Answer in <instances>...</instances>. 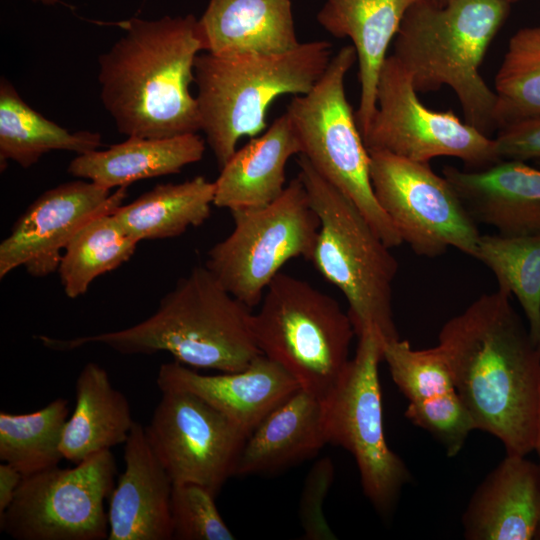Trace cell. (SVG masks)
Masks as SVG:
<instances>
[{
	"label": "cell",
	"mask_w": 540,
	"mask_h": 540,
	"mask_svg": "<svg viewBox=\"0 0 540 540\" xmlns=\"http://www.w3.org/2000/svg\"><path fill=\"white\" fill-rule=\"evenodd\" d=\"M382 360L391 378L408 400V408L437 404L457 392L453 375L442 349H413L408 340H387Z\"/></svg>",
	"instance_id": "1f68e13d"
},
{
	"label": "cell",
	"mask_w": 540,
	"mask_h": 540,
	"mask_svg": "<svg viewBox=\"0 0 540 540\" xmlns=\"http://www.w3.org/2000/svg\"><path fill=\"white\" fill-rule=\"evenodd\" d=\"M230 212L233 230L210 248L205 267L252 309L290 259L311 260L320 221L298 177L272 203Z\"/></svg>",
	"instance_id": "30bf717a"
},
{
	"label": "cell",
	"mask_w": 540,
	"mask_h": 540,
	"mask_svg": "<svg viewBox=\"0 0 540 540\" xmlns=\"http://www.w3.org/2000/svg\"><path fill=\"white\" fill-rule=\"evenodd\" d=\"M215 497L199 484L173 483L170 501L172 539H235L216 507Z\"/></svg>",
	"instance_id": "d6a6232c"
},
{
	"label": "cell",
	"mask_w": 540,
	"mask_h": 540,
	"mask_svg": "<svg viewBox=\"0 0 540 540\" xmlns=\"http://www.w3.org/2000/svg\"><path fill=\"white\" fill-rule=\"evenodd\" d=\"M375 198L403 243L428 258L455 248L474 256L480 233L451 183L429 163L368 150Z\"/></svg>",
	"instance_id": "4fadbf2b"
},
{
	"label": "cell",
	"mask_w": 540,
	"mask_h": 540,
	"mask_svg": "<svg viewBox=\"0 0 540 540\" xmlns=\"http://www.w3.org/2000/svg\"><path fill=\"white\" fill-rule=\"evenodd\" d=\"M128 186L114 192L79 179L60 184L34 200L0 244V278L22 266L34 278L56 272L63 251L87 221L115 211Z\"/></svg>",
	"instance_id": "9a60e30c"
},
{
	"label": "cell",
	"mask_w": 540,
	"mask_h": 540,
	"mask_svg": "<svg viewBox=\"0 0 540 540\" xmlns=\"http://www.w3.org/2000/svg\"><path fill=\"white\" fill-rule=\"evenodd\" d=\"M251 328L261 353L320 398L345 371L356 335L336 299L283 272L268 285Z\"/></svg>",
	"instance_id": "52a82bcc"
},
{
	"label": "cell",
	"mask_w": 540,
	"mask_h": 540,
	"mask_svg": "<svg viewBox=\"0 0 540 540\" xmlns=\"http://www.w3.org/2000/svg\"><path fill=\"white\" fill-rule=\"evenodd\" d=\"M334 475V464L329 457H323L315 462L307 474L299 502L303 539H336L323 511V504L334 481Z\"/></svg>",
	"instance_id": "836d02e7"
},
{
	"label": "cell",
	"mask_w": 540,
	"mask_h": 540,
	"mask_svg": "<svg viewBox=\"0 0 540 540\" xmlns=\"http://www.w3.org/2000/svg\"><path fill=\"white\" fill-rule=\"evenodd\" d=\"M332 44L300 43L281 54H198L194 63L201 130L221 168L238 141L266 127V112L281 95L308 93L332 58Z\"/></svg>",
	"instance_id": "5b68a950"
},
{
	"label": "cell",
	"mask_w": 540,
	"mask_h": 540,
	"mask_svg": "<svg viewBox=\"0 0 540 540\" xmlns=\"http://www.w3.org/2000/svg\"><path fill=\"white\" fill-rule=\"evenodd\" d=\"M33 2H40L44 5L53 6L62 3L61 0H32Z\"/></svg>",
	"instance_id": "f35d334b"
},
{
	"label": "cell",
	"mask_w": 540,
	"mask_h": 540,
	"mask_svg": "<svg viewBox=\"0 0 540 540\" xmlns=\"http://www.w3.org/2000/svg\"><path fill=\"white\" fill-rule=\"evenodd\" d=\"M160 391L190 392L235 423L248 436L279 404L301 388L282 366L263 354L238 372L203 375L173 361L159 367Z\"/></svg>",
	"instance_id": "2e32d148"
},
{
	"label": "cell",
	"mask_w": 540,
	"mask_h": 540,
	"mask_svg": "<svg viewBox=\"0 0 540 540\" xmlns=\"http://www.w3.org/2000/svg\"><path fill=\"white\" fill-rule=\"evenodd\" d=\"M301 153L300 140L285 112L220 168L214 181V206L233 211L272 203L286 188L288 160Z\"/></svg>",
	"instance_id": "44dd1931"
},
{
	"label": "cell",
	"mask_w": 540,
	"mask_h": 540,
	"mask_svg": "<svg viewBox=\"0 0 540 540\" xmlns=\"http://www.w3.org/2000/svg\"><path fill=\"white\" fill-rule=\"evenodd\" d=\"M23 475L12 465L2 462L0 464V514L11 504Z\"/></svg>",
	"instance_id": "d590c367"
},
{
	"label": "cell",
	"mask_w": 540,
	"mask_h": 540,
	"mask_svg": "<svg viewBox=\"0 0 540 540\" xmlns=\"http://www.w3.org/2000/svg\"><path fill=\"white\" fill-rule=\"evenodd\" d=\"M251 317V308L229 293L204 265L179 278L156 311L133 326L71 339L35 338L56 351L101 344L120 354L167 352L193 368L238 372L262 354Z\"/></svg>",
	"instance_id": "3957f363"
},
{
	"label": "cell",
	"mask_w": 540,
	"mask_h": 540,
	"mask_svg": "<svg viewBox=\"0 0 540 540\" xmlns=\"http://www.w3.org/2000/svg\"><path fill=\"white\" fill-rule=\"evenodd\" d=\"M68 401L57 398L41 409L0 412V459L23 476L58 466L64 459L61 441L68 420Z\"/></svg>",
	"instance_id": "f546056e"
},
{
	"label": "cell",
	"mask_w": 540,
	"mask_h": 540,
	"mask_svg": "<svg viewBox=\"0 0 540 540\" xmlns=\"http://www.w3.org/2000/svg\"><path fill=\"white\" fill-rule=\"evenodd\" d=\"M357 60L353 45L334 54L321 78L287 107L304 155L318 173L345 194L389 248L403 241L378 204L370 180V156L345 93V77Z\"/></svg>",
	"instance_id": "ba28073f"
},
{
	"label": "cell",
	"mask_w": 540,
	"mask_h": 540,
	"mask_svg": "<svg viewBox=\"0 0 540 540\" xmlns=\"http://www.w3.org/2000/svg\"><path fill=\"white\" fill-rule=\"evenodd\" d=\"M327 444L322 399L300 388L250 433L235 475L270 474L316 455Z\"/></svg>",
	"instance_id": "603a6c76"
},
{
	"label": "cell",
	"mask_w": 540,
	"mask_h": 540,
	"mask_svg": "<svg viewBox=\"0 0 540 540\" xmlns=\"http://www.w3.org/2000/svg\"><path fill=\"white\" fill-rule=\"evenodd\" d=\"M113 212L87 221L66 245L57 272L68 298L84 295L97 277L133 256L139 242L125 232Z\"/></svg>",
	"instance_id": "83f0119b"
},
{
	"label": "cell",
	"mask_w": 540,
	"mask_h": 540,
	"mask_svg": "<svg viewBox=\"0 0 540 540\" xmlns=\"http://www.w3.org/2000/svg\"><path fill=\"white\" fill-rule=\"evenodd\" d=\"M125 468L109 496L108 540H171L173 483L134 422L124 443Z\"/></svg>",
	"instance_id": "e0dca14e"
},
{
	"label": "cell",
	"mask_w": 540,
	"mask_h": 540,
	"mask_svg": "<svg viewBox=\"0 0 540 540\" xmlns=\"http://www.w3.org/2000/svg\"><path fill=\"white\" fill-rule=\"evenodd\" d=\"M102 146L98 132H71L34 110L19 95L6 78L0 80V165L8 161L23 168L36 164L46 153L54 150L75 152L77 155Z\"/></svg>",
	"instance_id": "4316f807"
},
{
	"label": "cell",
	"mask_w": 540,
	"mask_h": 540,
	"mask_svg": "<svg viewBox=\"0 0 540 540\" xmlns=\"http://www.w3.org/2000/svg\"><path fill=\"white\" fill-rule=\"evenodd\" d=\"M362 137L367 150L415 162L454 157L468 170H482L501 161L494 138L452 111H434L422 104L410 74L393 55L386 57L380 71L376 110Z\"/></svg>",
	"instance_id": "7c38bea8"
},
{
	"label": "cell",
	"mask_w": 540,
	"mask_h": 540,
	"mask_svg": "<svg viewBox=\"0 0 540 540\" xmlns=\"http://www.w3.org/2000/svg\"><path fill=\"white\" fill-rule=\"evenodd\" d=\"M442 175L476 223L504 235L540 234V169L501 160L482 170L445 166Z\"/></svg>",
	"instance_id": "ac0fdd59"
},
{
	"label": "cell",
	"mask_w": 540,
	"mask_h": 540,
	"mask_svg": "<svg viewBox=\"0 0 540 540\" xmlns=\"http://www.w3.org/2000/svg\"><path fill=\"white\" fill-rule=\"evenodd\" d=\"M540 520V468L507 454L473 493L462 516L468 540H530Z\"/></svg>",
	"instance_id": "d6986e66"
},
{
	"label": "cell",
	"mask_w": 540,
	"mask_h": 540,
	"mask_svg": "<svg viewBox=\"0 0 540 540\" xmlns=\"http://www.w3.org/2000/svg\"><path fill=\"white\" fill-rule=\"evenodd\" d=\"M494 140L501 160L540 161V116L498 129Z\"/></svg>",
	"instance_id": "e575fe53"
},
{
	"label": "cell",
	"mask_w": 540,
	"mask_h": 540,
	"mask_svg": "<svg viewBox=\"0 0 540 540\" xmlns=\"http://www.w3.org/2000/svg\"><path fill=\"white\" fill-rule=\"evenodd\" d=\"M429 1L431 3L437 5V6H444L451 0H429ZM506 1L509 2L510 4H513V3L518 2L520 0H506Z\"/></svg>",
	"instance_id": "74e56055"
},
{
	"label": "cell",
	"mask_w": 540,
	"mask_h": 540,
	"mask_svg": "<svg viewBox=\"0 0 540 540\" xmlns=\"http://www.w3.org/2000/svg\"><path fill=\"white\" fill-rule=\"evenodd\" d=\"M215 184L203 176L159 184L113 213L138 242L174 238L203 224L214 205Z\"/></svg>",
	"instance_id": "484cf974"
},
{
	"label": "cell",
	"mask_w": 540,
	"mask_h": 540,
	"mask_svg": "<svg viewBox=\"0 0 540 540\" xmlns=\"http://www.w3.org/2000/svg\"><path fill=\"white\" fill-rule=\"evenodd\" d=\"M116 472L111 450H103L72 468L56 466L23 476L0 514L1 531L17 540L108 539L104 503Z\"/></svg>",
	"instance_id": "8fae6325"
},
{
	"label": "cell",
	"mask_w": 540,
	"mask_h": 540,
	"mask_svg": "<svg viewBox=\"0 0 540 540\" xmlns=\"http://www.w3.org/2000/svg\"><path fill=\"white\" fill-rule=\"evenodd\" d=\"M198 31L203 51L215 55L281 54L300 44L291 0H210Z\"/></svg>",
	"instance_id": "7402d4cb"
},
{
	"label": "cell",
	"mask_w": 540,
	"mask_h": 540,
	"mask_svg": "<svg viewBox=\"0 0 540 540\" xmlns=\"http://www.w3.org/2000/svg\"><path fill=\"white\" fill-rule=\"evenodd\" d=\"M134 422L127 398L112 386L107 371L88 362L75 382V407L61 441L63 458L78 464L124 444Z\"/></svg>",
	"instance_id": "d4e9b609"
},
{
	"label": "cell",
	"mask_w": 540,
	"mask_h": 540,
	"mask_svg": "<svg viewBox=\"0 0 540 540\" xmlns=\"http://www.w3.org/2000/svg\"><path fill=\"white\" fill-rule=\"evenodd\" d=\"M419 0H325L317 21L337 38H349L358 61L360 101L355 113L363 136L376 110L379 74L389 44L408 9Z\"/></svg>",
	"instance_id": "ffe728a7"
},
{
	"label": "cell",
	"mask_w": 540,
	"mask_h": 540,
	"mask_svg": "<svg viewBox=\"0 0 540 540\" xmlns=\"http://www.w3.org/2000/svg\"><path fill=\"white\" fill-rule=\"evenodd\" d=\"M147 440L172 483H195L215 496L235 476L248 435L200 397L181 390L161 391Z\"/></svg>",
	"instance_id": "5bb4252c"
},
{
	"label": "cell",
	"mask_w": 540,
	"mask_h": 540,
	"mask_svg": "<svg viewBox=\"0 0 540 540\" xmlns=\"http://www.w3.org/2000/svg\"><path fill=\"white\" fill-rule=\"evenodd\" d=\"M205 141L197 133L165 138L130 136L105 150L77 155L67 172L108 190L139 180L177 174L203 158Z\"/></svg>",
	"instance_id": "cb8c5ba5"
},
{
	"label": "cell",
	"mask_w": 540,
	"mask_h": 540,
	"mask_svg": "<svg viewBox=\"0 0 540 540\" xmlns=\"http://www.w3.org/2000/svg\"><path fill=\"white\" fill-rule=\"evenodd\" d=\"M497 289L449 319L438 346L479 430L495 436L507 454L534 449L540 354L529 329Z\"/></svg>",
	"instance_id": "6da1fadb"
},
{
	"label": "cell",
	"mask_w": 540,
	"mask_h": 540,
	"mask_svg": "<svg viewBox=\"0 0 540 540\" xmlns=\"http://www.w3.org/2000/svg\"><path fill=\"white\" fill-rule=\"evenodd\" d=\"M510 6L506 0H451L444 6L419 0L406 12L394 41L392 55L410 74L415 90L449 86L465 121L487 136L496 130V96L479 69Z\"/></svg>",
	"instance_id": "277c9868"
},
{
	"label": "cell",
	"mask_w": 540,
	"mask_h": 540,
	"mask_svg": "<svg viewBox=\"0 0 540 540\" xmlns=\"http://www.w3.org/2000/svg\"><path fill=\"white\" fill-rule=\"evenodd\" d=\"M494 92L496 130L540 116V23L512 35Z\"/></svg>",
	"instance_id": "4dcf8cb0"
},
{
	"label": "cell",
	"mask_w": 540,
	"mask_h": 540,
	"mask_svg": "<svg viewBox=\"0 0 540 540\" xmlns=\"http://www.w3.org/2000/svg\"><path fill=\"white\" fill-rule=\"evenodd\" d=\"M534 539L540 540V520L538 522V525L534 534Z\"/></svg>",
	"instance_id": "ab89813d"
},
{
	"label": "cell",
	"mask_w": 540,
	"mask_h": 540,
	"mask_svg": "<svg viewBox=\"0 0 540 540\" xmlns=\"http://www.w3.org/2000/svg\"><path fill=\"white\" fill-rule=\"evenodd\" d=\"M124 34L98 58L100 98L119 133L165 138L201 130L191 94L203 51L198 19L164 16L117 22Z\"/></svg>",
	"instance_id": "7a4b0ae2"
},
{
	"label": "cell",
	"mask_w": 540,
	"mask_h": 540,
	"mask_svg": "<svg viewBox=\"0 0 540 540\" xmlns=\"http://www.w3.org/2000/svg\"><path fill=\"white\" fill-rule=\"evenodd\" d=\"M357 337L354 357L321 398L323 426L327 443L344 448L354 457L365 496L381 516L387 517L411 475L384 434L378 373L384 341L371 329Z\"/></svg>",
	"instance_id": "9c48e42d"
},
{
	"label": "cell",
	"mask_w": 540,
	"mask_h": 540,
	"mask_svg": "<svg viewBox=\"0 0 540 540\" xmlns=\"http://www.w3.org/2000/svg\"><path fill=\"white\" fill-rule=\"evenodd\" d=\"M320 228L311 258L316 270L345 296L356 335L371 329L383 341L399 338L393 314L398 261L358 207L321 176L302 154L297 159Z\"/></svg>",
	"instance_id": "8992f818"
},
{
	"label": "cell",
	"mask_w": 540,
	"mask_h": 540,
	"mask_svg": "<svg viewBox=\"0 0 540 540\" xmlns=\"http://www.w3.org/2000/svg\"><path fill=\"white\" fill-rule=\"evenodd\" d=\"M537 349H538L539 354H540V341H539V343L537 344Z\"/></svg>",
	"instance_id": "60d3db41"
},
{
	"label": "cell",
	"mask_w": 540,
	"mask_h": 540,
	"mask_svg": "<svg viewBox=\"0 0 540 540\" xmlns=\"http://www.w3.org/2000/svg\"><path fill=\"white\" fill-rule=\"evenodd\" d=\"M473 258L493 273L498 289L516 297L537 346L540 341V234H480Z\"/></svg>",
	"instance_id": "f1b7e54d"
},
{
	"label": "cell",
	"mask_w": 540,
	"mask_h": 540,
	"mask_svg": "<svg viewBox=\"0 0 540 540\" xmlns=\"http://www.w3.org/2000/svg\"><path fill=\"white\" fill-rule=\"evenodd\" d=\"M539 458V468H540V383L538 391V403H537V413H536V426H535V438H534V449Z\"/></svg>",
	"instance_id": "8d00e7d4"
}]
</instances>
